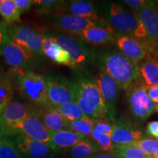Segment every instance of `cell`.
<instances>
[{
	"label": "cell",
	"instance_id": "1",
	"mask_svg": "<svg viewBox=\"0 0 158 158\" xmlns=\"http://www.w3.org/2000/svg\"><path fill=\"white\" fill-rule=\"evenodd\" d=\"M96 62L99 70L112 77L126 90L139 78L138 63L128 59L117 49H103L97 54Z\"/></svg>",
	"mask_w": 158,
	"mask_h": 158
},
{
	"label": "cell",
	"instance_id": "2",
	"mask_svg": "<svg viewBox=\"0 0 158 158\" xmlns=\"http://www.w3.org/2000/svg\"><path fill=\"white\" fill-rule=\"evenodd\" d=\"M72 84L75 101L85 115L94 119H107L110 121L107 106L95 78L81 76Z\"/></svg>",
	"mask_w": 158,
	"mask_h": 158
},
{
	"label": "cell",
	"instance_id": "3",
	"mask_svg": "<svg viewBox=\"0 0 158 158\" xmlns=\"http://www.w3.org/2000/svg\"><path fill=\"white\" fill-rule=\"evenodd\" d=\"M19 94L37 108L51 106L48 99L45 77L31 70L10 68L8 70Z\"/></svg>",
	"mask_w": 158,
	"mask_h": 158
},
{
	"label": "cell",
	"instance_id": "4",
	"mask_svg": "<svg viewBox=\"0 0 158 158\" xmlns=\"http://www.w3.org/2000/svg\"><path fill=\"white\" fill-rule=\"evenodd\" d=\"M54 40L70 54L73 69H83L96 62L97 54L92 47L72 35L59 32H48Z\"/></svg>",
	"mask_w": 158,
	"mask_h": 158
},
{
	"label": "cell",
	"instance_id": "5",
	"mask_svg": "<svg viewBox=\"0 0 158 158\" xmlns=\"http://www.w3.org/2000/svg\"><path fill=\"white\" fill-rule=\"evenodd\" d=\"M125 97L130 114L138 122L145 121L157 111V105L150 100L147 86L139 78L126 89Z\"/></svg>",
	"mask_w": 158,
	"mask_h": 158
},
{
	"label": "cell",
	"instance_id": "6",
	"mask_svg": "<svg viewBox=\"0 0 158 158\" xmlns=\"http://www.w3.org/2000/svg\"><path fill=\"white\" fill-rule=\"evenodd\" d=\"M102 9L104 19L115 33L133 36L139 23L136 13L128 11L121 4L114 2H104Z\"/></svg>",
	"mask_w": 158,
	"mask_h": 158
},
{
	"label": "cell",
	"instance_id": "7",
	"mask_svg": "<svg viewBox=\"0 0 158 158\" xmlns=\"http://www.w3.org/2000/svg\"><path fill=\"white\" fill-rule=\"evenodd\" d=\"M48 22L53 29L60 31L62 34L76 36L83 31L94 27H102L111 28L106 20L85 19L65 13H55L50 15Z\"/></svg>",
	"mask_w": 158,
	"mask_h": 158
},
{
	"label": "cell",
	"instance_id": "8",
	"mask_svg": "<svg viewBox=\"0 0 158 158\" xmlns=\"http://www.w3.org/2000/svg\"><path fill=\"white\" fill-rule=\"evenodd\" d=\"M7 33L12 40L37 57L44 56L43 51V34L24 24L7 25Z\"/></svg>",
	"mask_w": 158,
	"mask_h": 158
},
{
	"label": "cell",
	"instance_id": "9",
	"mask_svg": "<svg viewBox=\"0 0 158 158\" xmlns=\"http://www.w3.org/2000/svg\"><path fill=\"white\" fill-rule=\"evenodd\" d=\"M135 13L146 32L143 42L149 54L158 59V3L152 1L151 5Z\"/></svg>",
	"mask_w": 158,
	"mask_h": 158
},
{
	"label": "cell",
	"instance_id": "10",
	"mask_svg": "<svg viewBox=\"0 0 158 158\" xmlns=\"http://www.w3.org/2000/svg\"><path fill=\"white\" fill-rule=\"evenodd\" d=\"M39 108L18 101L11 102L0 116V134L12 137V128L31 114L36 113Z\"/></svg>",
	"mask_w": 158,
	"mask_h": 158
},
{
	"label": "cell",
	"instance_id": "11",
	"mask_svg": "<svg viewBox=\"0 0 158 158\" xmlns=\"http://www.w3.org/2000/svg\"><path fill=\"white\" fill-rule=\"evenodd\" d=\"M48 102L56 106L68 102L75 101L72 82L62 76L49 75L45 76Z\"/></svg>",
	"mask_w": 158,
	"mask_h": 158
},
{
	"label": "cell",
	"instance_id": "12",
	"mask_svg": "<svg viewBox=\"0 0 158 158\" xmlns=\"http://www.w3.org/2000/svg\"><path fill=\"white\" fill-rule=\"evenodd\" d=\"M39 109L36 113L31 114L23 121L13 126L12 128L11 138L19 134H23L31 139L48 144L51 147L50 131L43 125L37 116Z\"/></svg>",
	"mask_w": 158,
	"mask_h": 158
},
{
	"label": "cell",
	"instance_id": "13",
	"mask_svg": "<svg viewBox=\"0 0 158 158\" xmlns=\"http://www.w3.org/2000/svg\"><path fill=\"white\" fill-rule=\"evenodd\" d=\"M1 56L11 68L31 70L34 68L36 57L10 39L4 47Z\"/></svg>",
	"mask_w": 158,
	"mask_h": 158
},
{
	"label": "cell",
	"instance_id": "14",
	"mask_svg": "<svg viewBox=\"0 0 158 158\" xmlns=\"http://www.w3.org/2000/svg\"><path fill=\"white\" fill-rule=\"evenodd\" d=\"M11 139L21 158H48L57 154L48 144L35 141L23 134Z\"/></svg>",
	"mask_w": 158,
	"mask_h": 158
},
{
	"label": "cell",
	"instance_id": "15",
	"mask_svg": "<svg viewBox=\"0 0 158 158\" xmlns=\"http://www.w3.org/2000/svg\"><path fill=\"white\" fill-rule=\"evenodd\" d=\"M95 79L107 106L110 122H113L115 120L116 102L122 90L121 86L112 77L102 70L99 71Z\"/></svg>",
	"mask_w": 158,
	"mask_h": 158
},
{
	"label": "cell",
	"instance_id": "16",
	"mask_svg": "<svg viewBox=\"0 0 158 158\" xmlns=\"http://www.w3.org/2000/svg\"><path fill=\"white\" fill-rule=\"evenodd\" d=\"M114 44L122 54L136 63L140 62L149 54L143 41L131 35L115 33Z\"/></svg>",
	"mask_w": 158,
	"mask_h": 158
},
{
	"label": "cell",
	"instance_id": "17",
	"mask_svg": "<svg viewBox=\"0 0 158 158\" xmlns=\"http://www.w3.org/2000/svg\"><path fill=\"white\" fill-rule=\"evenodd\" d=\"M143 138V133L141 130L135 127L126 120L121 118L115 123V127L111 135L114 148L123 146L133 145Z\"/></svg>",
	"mask_w": 158,
	"mask_h": 158
},
{
	"label": "cell",
	"instance_id": "18",
	"mask_svg": "<svg viewBox=\"0 0 158 158\" xmlns=\"http://www.w3.org/2000/svg\"><path fill=\"white\" fill-rule=\"evenodd\" d=\"M114 34L115 31L112 28L94 27L83 31L75 37L89 45L106 46L108 45L114 44Z\"/></svg>",
	"mask_w": 158,
	"mask_h": 158
},
{
	"label": "cell",
	"instance_id": "19",
	"mask_svg": "<svg viewBox=\"0 0 158 158\" xmlns=\"http://www.w3.org/2000/svg\"><path fill=\"white\" fill-rule=\"evenodd\" d=\"M62 13L76 15V16L85 18L100 21L104 20L98 13V8L94 2L86 0H71L65 1Z\"/></svg>",
	"mask_w": 158,
	"mask_h": 158
},
{
	"label": "cell",
	"instance_id": "20",
	"mask_svg": "<svg viewBox=\"0 0 158 158\" xmlns=\"http://www.w3.org/2000/svg\"><path fill=\"white\" fill-rule=\"evenodd\" d=\"M43 51L44 56L59 64L69 66L72 68L73 63L70 54L51 38L48 33L43 34Z\"/></svg>",
	"mask_w": 158,
	"mask_h": 158
},
{
	"label": "cell",
	"instance_id": "21",
	"mask_svg": "<svg viewBox=\"0 0 158 158\" xmlns=\"http://www.w3.org/2000/svg\"><path fill=\"white\" fill-rule=\"evenodd\" d=\"M37 116L48 131L54 133L68 129V121L54 106L40 108Z\"/></svg>",
	"mask_w": 158,
	"mask_h": 158
},
{
	"label": "cell",
	"instance_id": "22",
	"mask_svg": "<svg viewBox=\"0 0 158 158\" xmlns=\"http://www.w3.org/2000/svg\"><path fill=\"white\" fill-rule=\"evenodd\" d=\"M51 147L58 154L61 151H68L84 140L85 136L70 130L59 132H50Z\"/></svg>",
	"mask_w": 158,
	"mask_h": 158
},
{
	"label": "cell",
	"instance_id": "23",
	"mask_svg": "<svg viewBox=\"0 0 158 158\" xmlns=\"http://www.w3.org/2000/svg\"><path fill=\"white\" fill-rule=\"evenodd\" d=\"M139 79L147 86L158 85V59L148 54L138 63Z\"/></svg>",
	"mask_w": 158,
	"mask_h": 158
},
{
	"label": "cell",
	"instance_id": "24",
	"mask_svg": "<svg viewBox=\"0 0 158 158\" xmlns=\"http://www.w3.org/2000/svg\"><path fill=\"white\" fill-rule=\"evenodd\" d=\"M15 89L14 80L9 71L0 74V116L12 102Z\"/></svg>",
	"mask_w": 158,
	"mask_h": 158
},
{
	"label": "cell",
	"instance_id": "25",
	"mask_svg": "<svg viewBox=\"0 0 158 158\" xmlns=\"http://www.w3.org/2000/svg\"><path fill=\"white\" fill-rule=\"evenodd\" d=\"M99 152H101L98 144L90 138H85L68 150V158H91Z\"/></svg>",
	"mask_w": 158,
	"mask_h": 158
},
{
	"label": "cell",
	"instance_id": "26",
	"mask_svg": "<svg viewBox=\"0 0 158 158\" xmlns=\"http://www.w3.org/2000/svg\"><path fill=\"white\" fill-rule=\"evenodd\" d=\"M65 1L59 0H35V10L38 15H54L62 13Z\"/></svg>",
	"mask_w": 158,
	"mask_h": 158
},
{
	"label": "cell",
	"instance_id": "27",
	"mask_svg": "<svg viewBox=\"0 0 158 158\" xmlns=\"http://www.w3.org/2000/svg\"><path fill=\"white\" fill-rule=\"evenodd\" d=\"M0 15L7 25L15 24L21 19V13L15 6L14 0H4L0 7Z\"/></svg>",
	"mask_w": 158,
	"mask_h": 158
},
{
	"label": "cell",
	"instance_id": "28",
	"mask_svg": "<svg viewBox=\"0 0 158 158\" xmlns=\"http://www.w3.org/2000/svg\"><path fill=\"white\" fill-rule=\"evenodd\" d=\"M94 118L85 116L74 121H68V129L81 134L86 138H90L94 128Z\"/></svg>",
	"mask_w": 158,
	"mask_h": 158
},
{
	"label": "cell",
	"instance_id": "29",
	"mask_svg": "<svg viewBox=\"0 0 158 158\" xmlns=\"http://www.w3.org/2000/svg\"><path fill=\"white\" fill-rule=\"evenodd\" d=\"M54 107L68 121H74L86 116L76 101L68 102Z\"/></svg>",
	"mask_w": 158,
	"mask_h": 158
},
{
	"label": "cell",
	"instance_id": "30",
	"mask_svg": "<svg viewBox=\"0 0 158 158\" xmlns=\"http://www.w3.org/2000/svg\"><path fill=\"white\" fill-rule=\"evenodd\" d=\"M0 158H21L10 138L0 134Z\"/></svg>",
	"mask_w": 158,
	"mask_h": 158
},
{
	"label": "cell",
	"instance_id": "31",
	"mask_svg": "<svg viewBox=\"0 0 158 158\" xmlns=\"http://www.w3.org/2000/svg\"><path fill=\"white\" fill-rule=\"evenodd\" d=\"M114 152L118 158H150L141 149L135 145L114 148Z\"/></svg>",
	"mask_w": 158,
	"mask_h": 158
},
{
	"label": "cell",
	"instance_id": "32",
	"mask_svg": "<svg viewBox=\"0 0 158 158\" xmlns=\"http://www.w3.org/2000/svg\"><path fill=\"white\" fill-rule=\"evenodd\" d=\"M90 138L98 144L101 152H109L114 150L111 136L109 135L93 130L91 134Z\"/></svg>",
	"mask_w": 158,
	"mask_h": 158
},
{
	"label": "cell",
	"instance_id": "33",
	"mask_svg": "<svg viewBox=\"0 0 158 158\" xmlns=\"http://www.w3.org/2000/svg\"><path fill=\"white\" fill-rule=\"evenodd\" d=\"M133 145L141 149L150 158L158 152V140L152 138H143Z\"/></svg>",
	"mask_w": 158,
	"mask_h": 158
},
{
	"label": "cell",
	"instance_id": "34",
	"mask_svg": "<svg viewBox=\"0 0 158 158\" xmlns=\"http://www.w3.org/2000/svg\"><path fill=\"white\" fill-rule=\"evenodd\" d=\"M114 127H115V123L107 119H94L93 130L111 136Z\"/></svg>",
	"mask_w": 158,
	"mask_h": 158
},
{
	"label": "cell",
	"instance_id": "35",
	"mask_svg": "<svg viewBox=\"0 0 158 158\" xmlns=\"http://www.w3.org/2000/svg\"><path fill=\"white\" fill-rule=\"evenodd\" d=\"M122 2L128 6L130 8L137 12L143 8V7L151 5L152 1H147V0H123V1H122Z\"/></svg>",
	"mask_w": 158,
	"mask_h": 158
},
{
	"label": "cell",
	"instance_id": "36",
	"mask_svg": "<svg viewBox=\"0 0 158 158\" xmlns=\"http://www.w3.org/2000/svg\"><path fill=\"white\" fill-rule=\"evenodd\" d=\"M10 38L7 33V25L4 21H0V56L5 45L9 42Z\"/></svg>",
	"mask_w": 158,
	"mask_h": 158
},
{
	"label": "cell",
	"instance_id": "37",
	"mask_svg": "<svg viewBox=\"0 0 158 158\" xmlns=\"http://www.w3.org/2000/svg\"><path fill=\"white\" fill-rule=\"evenodd\" d=\"M35 0H14L15 6L20 13H24L34 5Z\"/></svg>",
	"mask_w": 158,
	"mask_h": 158
},
{
	"label": "cell",
	"instance_id": "38",
	"mask_svg": "<svg viewBox=\"0 0 158 158\" xmlns=\"http://www.w3.org/2000/svg\"><path fill=\"white\" fill-rule=\"evenodd\" d=\"M147 133L158 140V121L150 122L147 124Z\"/></svg>",
	"mask_w": 158,
	"mask_h": 158
},
{
	"label": "cell",
	"instance_id": "39",
	"mask_svg": "<svg viewBox=\"0 0 158 158\" xmlns=\"http://www.w3.org/2000/svg\"><path fill=\"white\" fill-rule=\"evenodd\" d=\"M147 94L150 100L154 103L158 104V85L152 86H147Z\"/></svg>",
	"mask_w": 158,
	"mask_h": 158
},
{
	"label": "cell",
	"instance_id": "40",
	"mask_svg": "<svg viewBox=\"0 0 158 158\" xmlns=\"http://www.w3.org/2000/svg\"><path fill=\"white\" fill-rule=\"evenodd\" d=\"M91 158H118L113 152H99L92 156Z\"/></svg>",
	"mask_w": 158,
	"mask_h": 158
},
{
	"label": "cell",
	"instance_id": "41",
	"mask_svg": "<svg viewBox=\"0 0 158 158\" xmlns=\"http://www.w3.org/2000/svg\"><path fill=\"white\" fill-rule=\"evenodd\" d=\"M3 71H4V68H3V67L2 66V65H0V74L2 73H4Z\"/></svg>",
	"mask_w": 158,
	"mask_h": 158
},
{
	"label": "cell",
	"instance_id": "42",
	"mask_svg": "<svg viewBox=\"0 0 158 158\" xmlns=\"http://www.w3.org/2000/svg\"><path fill=\"white\" fill-rule=\"evenodd\" d=\"M56 155H58V154H56ZM56 155H54L51 156V157H49L48 158H58V157H57Z\"/></svg>",
	"mask_w": 158,
	"mask_h": 158
},
{
	"label": "cell",
	"instance_id": "43",
	"mask_svg": "<svg viewBox=\"0 0 158 158\" xmlns=\"http://www.w3.org/2000/svg\"><path fill=\"white\" fill-rule=\"evenodd\" d=\"M152 158H158V152H157V153H155V155H154Z\"/></svg>",
	"mask_w": 158,
	"mask_h": 158
},
{
	"label": "cell",
	"instance_id": "44",
	"mask_svg": "<svg viewBox=\"0 0 158 158\" xmlns=\"http://www.w3.org/2000/svg\"><path fill=\"white\" fill-rule=\"evenodd\" d=\"M3 2H4V0H0V7H1V6L2 5Z\"/></svg>",
	"mask_w": 158,
	"mask_h": 158
},
{
	"label": "cell",
	"instance_id": "45",
	"mask_svg": "<svg viewBox=\"0 0 158 158\" xmlns=\"http://www.w3.org/2000/svg\"><path fill=\"white\" fill-rule=\"evenodd\" d=\"M157 111H158V104H157Z\"/></svg>",
	"mask_w": 158,
	"mask_h": 158
}]
</instances>
